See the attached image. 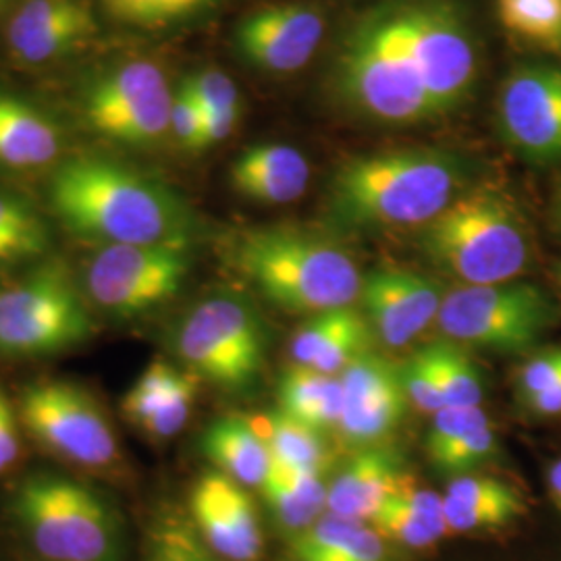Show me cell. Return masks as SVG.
<instances>
[{"label":"cell","instance_id":"cell-39","mask_svg":"<svg viewBox=\"0 0 561 561\" xmlns=\"http://www.w3.org/2000/svg\"><path fill=\"white\" fill-rule=\"evenodd\" d=\"M148 561H217L208 545L180 522H164L154 533Z\"/></svg>","mask_w":561,"mask_h":561},{"label":"cell","instance_id":"cell-28","mask_svg":"<svg viewBox=\"0 0 561 561\" xmlns=\"http://www.w3.org/2000/svg\"><path fill=\"white\" fill-rule=\"evenodd\" d=\"M296 553L301 561H387L382 537L375 528L337 516L301 530Z\"/></svg>","mask_w":561,"mask_h":561},{"label":"cell","instance_id":"cell-14","mask_svg":"<svg viewBox=\"0 0 561 561\" xmlns=\"http://www.w3.org/2000/svg\"><path fill=\"white\" fill-rule=\"evenodd\" d=\"M497 121L503 140L526 161H561V67H516L500 90Z\"/></svg>","mask_w":561,"mask_h":561},{"label":"cell","instance_id":"cell-15","mask_svg":"<svg viewBox=\"0 0 561 561\" xmlns=\"http://www.w3.org/2000/svg\"><path fill=\"white\" fill-rule=\"evenodd\" d=\"M99 32L85 0H21L4 25V44L23 67H46L80 53Z\"/></svg>","mask_w":561,"mask_h":561},{"label":"cell","instance_id":"cell-44","mask_svg":"<svg viewBox=\"0 0 561 561\" xmlns=\"http://www.w3.org/2000/svg\"><path fill=\"white\" fill-rule=\"evenodd\" d=\"M20 414L0 385V474L7 472L20 458Z\"/></svg>","mask_w":561,"mask_h":561},{"label":"cell","instance_id":"cell-1","mask_svg":"<svg viewBox=\"0 0 561 561\" xmlns=\"http://www.w3.org/2000/svg\"><path fill=\"white\" fill-rule=\"evenodd\" d=\"M48 198L60 222L102 245L190 248L196 219L167 183L129 164L76 157L59 164Z\"/></svg>","mask_w":561,"mask_h":561},{"label":"cell","instance_id":"cell-47","mask_svg":"<svg viewBox=\"0 0 561 561\" xmlns=\"http://www.w3.org/2000/svg\"><path fill=\"white\" fill-rule=\"evenodd\" d=\"M551 219H553L556 229L561 233V181L553 194V202H551Z\"/></svg>","mask_w":561,"mask_h":561},{"label":"cell","instance_id":"cell-6","mask_svg":"<svg viewBox=\"0 0 561 561\" xmlns=\"http://www.w3.org/2000/svg\"><path fill=\"white\" fill-rule=\"evenodd\" d=\"M15 512L48 561H117L119 528L108 503L90 486L57 474L21 482Z\"/></svg>","mask_w":561,"mask_h":561},{"label":"cell","instance_id":"cell-41","mask_svg":"<svg viewBox=\"0 0 561 561\" xmlns=\"http://www.w3.org/2000/svg\"><path fill=\"white\" fill-rule=\"evenodd\" d=\"M194 400H196V382L192 377H185L180 387L169 396V400L164 401L161 408L141 424V431L159 439H169L178 435L185 426V422L190 421Z\"/></svg>","mask_w":561,"mask_h":561},{"label":"cell","instance_id":"cell-13","mask_svg":"<svg viewBox=\"0 0 561 561\" xmlns=\"http://www.w3.org/2000/svg\"><path fill=\"white\" fill-rule=\"evenodd\" d=\"M190 273L185 248L102 245L85 268V294L117 317H138L175 298Z\"/></svg>","mask_w":561,"mask_h":561},{"label":"cell","instance_id":"cell-23","mask_svg":"<svg viewBox=\"0 0 561 561\" xmlns=\"http://www.w3.org/2000/svg\"><path fill=\"white\" fill-rule=\"evenodd\" d=\"M447 528L456 533L502 528L518 520L526 505L520 493L493 477L461 474L449 482L443 495Z\"/></svg>","mask_w":561,"mask_h":561},{"label":"cell","instance_id":"cell-16","mask_svg":"<svg viewBox=\"0 0 561 561\" xmlns=\"http://www.w3.org/2000/svg\"><path fill=\"white\" fill-rule=\"evenodd\" d=\"M343 414L340 431L352 445H375L398 428L408 410L401 368L368 352L352 362L340 377Z\"/></svg>","mask_w":561,"mask_h":561},{"label":"cell","instance_id":"cell-5","mask_svg":"<svg viewBox=\"0 0 561 561\" xmlns=\"http://www.w3.org/2000/svg\"><path fill=\"white\" fill-rule=\"evenodd\" d=\"M335 81L356 113L381 123L437 117L401 32L398 2L364 15L341 46Z\"/></svg>","mask_w":561,"mask_h":561},{"label":"cell","instance_id":"cell-11","mask_svg":"<svg viewBox=\"0 0 561 561\" xmlns=\"http://www.w3.org/2000/svg\"><path fill=\"white\" fill-rule=\"evenodd\" d=\"M20 419L25 431L62 460L108 468L119 458L115 428L99 400L76 382L44 379L23 389Z\"/></svg>","mask_w":561,"mask_h":561},{"label":"cell","instance_id":"cell-42","mask_svg":"<svg viewBox=\"0 0 561 561\" xmlns=\"http://www.w3.org/2000/svg\"><path fill=\"white\" fill-rule=\"evenodd\" d=\"M169 134L175 138L183 150L201 152L202 134H204V111L192 92L181 83L171 104V123Z\"/></svg>","mask_w":561,"mask_h":561},{"label":"cell","instance_id":"cell-48","mask_svg":"<svg viewBox=\"0 0 561 561\" xmlns=\"http://www.w3.org/2000/svg\"><path fill=\"white\" fill-rule=\"evenodd\" d=\"M2 9H4V0H0V15H2Z\"/></svg>","mask_w":561,"mask_h":561},{"label":"cell","instance_id":"cell-8","mask_svg":"<svg viewBox=\"0 0 561 561\" xmlns=\"http://www.w3.org/2000/svg\"><path fill=\"white\" fill-rule=\"evenodd\" d=\"M556 321L549 294L526 280L460 287L443 298L437 317L447 340L500 354L535 347Z\"/></svg>","mask_w":561,"mask_h":561},{"label":"cell","instance_id":"cell-25","mask_svg":"<svg viewBox=\"0 0 561 561\" xmlns=\"http://www.w3.org/2000/svg\"><path fill=\"white\" fill-rule=\"evenodd\" d=\"M370 522L385 539L414 549L428 547L449 533L443 510V495L419 489L410 477L382 503L381 510Z\"/></svg>","mask_w":561,"mask_h":561},{"label":"cell","instance_id":"cell-12","mask_svg":"<svg viewBox=\"0 0 561 561\" xmlns=\"http://www.w3.org/2000/svg\"><path fill=\"white\" fill-rule=\"evenodd\" d=\"M173 96L154 60L131 59L104 71L83 90L81 117L106 140L150 146L169 134Z\"/></svg>","mask_w":561,"mask_h":561},{"label":"cell","instance_id":"cell-32","mask_svg":"<svg viewBox=\"0 0 561 561\" xmlns=\"http://www.w3.org/2000/svg\"><path fill=\"white\" fill-rule=\"evenodd\" d=\"M442 382L447 405H481L484 387L482 375L474 360L461 347L437 341L424 345Z\"/></svg>","mask_w":561,"mask_h":561},{"label":"cell","instance_id":"cell-20","mask_svg":"<svg viewBox=\"0 0 561 561\" xmlns=\"http://www.w3.org/2000/svg\"><path fill=\"white\" fill-rule=\"evenodd\" d=\"M405 479L396 449L370 445L335 477L327 491V510L331 516L345 520H373Z\"/></svg>","mask_w":561,"mask_h":561},{"label":"cell","instance_id":"cell-2","mask_svg":"<svg viewBox=\"0 0 561 561\" xmlns=\"http://www.w3.org/2000/svg\"><path fill=\"white\" fill-rule=\"evenodd\" d=\"M463 162L433 148H408L345 162L331 183L329 210L358 229L433 221L456 198Z\"/></svg>","mask_w":561,"mask_h":561},{"label":"cell","instance_id":"cell-9","mask_svg":"<svg viewBox=\"0 0 561 561\" xmlns=\"http://www.w3.org/2000/svg\"><path fill=\"white\" fill-rule=\"evenodd\" d=\"M175 352L196 375L227 391L259 381L266 360V329L252 304L213 296L198 304L175 333Z\"/></svg>","mask_w":561,"mask_h":561},{"label":"cell","instance_id":"cell-34","mask_svg":"<svg viewBox=\"0 0 561 561\" xmlns=\"http://www.w3.org/2000/svg\"><path fill=\"white\" fill-rule=\"evenodd\" d=\"M185 377L187 375L175 370L167 362L150 364L144 370L140 379L134 382V387L127 391V396L123 398L121 410H123L125 419L141 426L161 408L164 401L169 400V396L180 387Z\"/></svg>","mask_w":561,"mask_h":561},{"label":"cell","instance_id":"cell-43","mask_svg":"<svg viewBox=\"0 0 561 561\" xmlns=\"http://www.w3.org/2000/svg\"><path fill=\"white\" fill-rule=\"evenodd\" d=\"M561 379V347H549L530 356L522 364L516 379L518 401L530 400L539 396L547 387Z\"/></svg>","mask_w":561,"mask_h":561},{"label":"cell","instance_id":"cell-30","mask_svg":"<svg viewBox=\"0 0 561 561\" xmlns=\"http://www.w3.org/2000/svg\"><path fill=\"white\" fill-rule=\"evenodd\" d=\"M266 445L271 460L287 468H300L321 474L329 461V447L322 431L291 419L285 412H268L250 419Z\"/></svg>","mask_w":561,"mask_h":561},{"label":"cell","instance_id":"cell-24","mask_svg":"<svg viewBox=\"0 0 561 561\" xmlns=\"http://www.w3.org/2000/svg\"><path fill=\"white\" fill-rule=\"evenodd\" d=\"M62 150L60 127L41 108L0 94V164L15 171L48 167Z\"/></svg>","mask_w":561,"mask_h":561},{"label":"cell","instance_id":"cell-45","mask_svg":"<svg viewBox=\"0 0 561 561\" xmlns=\"http://www.w3.org/2000/svg\"><path fill=\"white\" fill-rule=\"evenodd\" d=\"M522 405H526L537 416H561V379Z\"/></svg>","mask_w":561,"mask_h":561},{"label":"cell","instance_id":"cell-49","mask_svg":"<svg viewBox=\"0 0 561 561\" xmlns=\"http://www.w3.org/2000/svg\"><path fill=\"white\" fill-rule=\"evenodd\" d=\"M558 279H560V285H561V264H560V266H558Z\"/></svg>","mask_w":561,"mask_h":561},{"label":"cell","instance_id":"cell-18","mask_svg":"<svg viewBox=\"0 0 561 561\" xmlns=\"http://www.w3.org/2000/svg\"><path fill=\"white\" fill-rule=\"evenodd\" d=\"M362 301L373 333L389 347L416 340L442 310L435 280L408 271H375L362 280Z\"/></svg>","mask_w":561,"mask_h":561},{"label":"cell","instance_id":"cell-10","mask_svg":"<svg viewBox=\"0 0 561 561\" xmlns=\"http://www.w3.org/2000/svg\"><path fill=\"white\" fill-rule=\"evenodd\" d=\"M401 32L437 115L472 92L479 57L472 30L447 0H400Z\"/></svg>","mask_w":561,"mask_h":561},{"label":"cell","instance_id":"cell-3","mask_svg":"<svg viewBox=\"0 0 561 561\" xmlns=\"http://www.w3.org/2000/svg\"><path fill=\"white\" fill-rule=\"evenodd\" d=\"M241 273L289 312L321 314L360 298L362 275L340 243L296 227H262L236 248Z\"/></svg>","mask_w":561,"mask_h":561},{"label":"cell","instance_id":"cell-17","mask_svg":"<svg viewBox=\"0 0 561 561\" xmlns=\"http://www.w3.org/2000/svg\"><path fill=\"white\" fill-rule=\"evenodd\" d=\"M324 18L310 4H271L241 21L236 42L241 57L268 73H294L314 57Z\"/></svg>","mask_w":561,"mask_h":561},{"label":"cell","instance_id":"cell-40","mask_svg":"<svg viewBox=\"0 0 561 561\" xmlns=\"http://www.w3.org/2000/svg\"><path fill=\"white\" fill-rule=\"evenodd\" d=\"M183 85L192 92V96L206 113H225L241 111L240 90L236 81L219 69H204L183 81Z\"/></svg>","mask_w":561,"mask_h":561},{"label":"cell","instance_id":"cell-22","mask_svg":"<svg viewBox=\"0 0 561 561\" xmlns=\"http://www.w3.org/2000/svg\"><path fill=\"white\" fill-rule=\"evenodd\" d=\"M229 180L243 198L279 206L306 194L310 164L300 150L289 144H256L245 148L233 161Z\"/></svg>","mask_w":561,"mask_h":561},{"label":"cell","instance_id":"cell-37","mask_svg":"<svg viewBox=\"0 0 561 561\" xmlns=\"http://www.w3.org/2000/svg\"><path fill=\"white\" fill-rule=\"evenodd\" d=\"M433 416L435 419L426 433V454L431 460L460 442L472 428L489 421L481 405H445Z\"/></svg>","mask_w":561,"mask_h":561},{"label":"cell","instance_id":"cell-27","mask_svg":"<svg viewBox=\"0 0 561 561\" xmlns=\"http://www.w3.org/2000/svg\"><path fill=\"white\" fill-rule=\"evenodd\" d=\"M280 412L319 431L340 426L343 387L337 377L294 364L279 381Z\"/></svg>","mask_w":561,"mask_h":561},{"label":"cell","instance_id":"cell-4","mask_svg":"<svg viewBox=\"0 0 561 561\" xmlns=\"http://www.w3.org/2000/svg\"><path fill=\"white\" fill-rule=\"evenodd\" d=\"M422 250L466 285H497L530 262V233L518 206L500 190L477 187L456 196L424 225Z\"/></svg>","mask_w":561,"mask_h":561},{"label":"cell","instance_id":"cell-38","mask_svg":"<svg viewBox=\"0 0 561 561\" xmlns=\"http://www.w3.org/2000/svg\"><path fill=\"white\" fill-rule=\"evenodd\" d=\"M401 368V382L408 400L426 414H437L445 408L442 382L426 347H421Z\"/></svg>","mask_w":561,"mask_h":561},{"label":"cell","instance_id":"cell-19","mask_svg":"<svg viewBox=\"0 0 561 561\" xmlns=\"http://www.w3.org/2000/svg\"><path fill=\"white\" fill-rule=\"evenodd\" d=\"M190 505L202 539L213 553L229 561L261 558V524L240 482L222 472H208L196 482Z\"/></svg>","mask_w":561,"mask_h":561},{"label":"cell","instance_id":"cell-31","mask_svg":"<svg viewBox=\"0 0 561 561\" xmlns=\"http://www.w3.org/2000/svg\"><path fill=\"white\" fill-rule=\"evenodd\" d=\"M50 248V231L41 213L15 194L0 192V268L41 261Z\"/></svg>","mask_w":561,"mask_h":561},{"label":"cell","instance_id":"cell-21","mask_svg":"<svg viewBox=\"0 0 561 561\" xmlns=\"http://www.w3.org/2000/svg\"><path fill=\"white\" fill-rule=\"evenodd\" d=\"M373 329L360 312L347 308L312 314L291 340V358L298 366L324 375L343 373L352 362L370 352Z\"/></svg>","mask_w":561,"mask_h":561},{"label":"cell","instance_id":"cell-29","mask_svg":"<svg viewBox=\"0 0 561 561\" xmlns=\"http://www.w3.org/2000/svg\"><path fill=\"white\" fill-rule=\"evenodd\" d=\"M327 491L321 474L279 463H271L268 477L262 482L264 500L289 530H306L317 522L322 507H327Z\"/></svg>","mask_w":561,"mask_h":561},{"label":"cell","instance_id":"cell-46","mask_svg":"<svg viewBox=\"0 0 561 561\" xmlns=\"http://www.w3.org/2000/svg\"><path fill=\"white\" fill-rule=\"evenodd\" d=\"M547 484H549L553 502L561 510V460L553 461L549 466V470H547Z\"/></svg>","mask_w":561,"mask_h":561},{"label":"cell","instance_id":"cell-33","mask_svg":"<svg viewBox=\"0 0 561 561\" xmlns=\"http://www.w3.org/2000/svg\"><path fill=\"white\" fill-rule=\"evenodd\" d=\"M497 15L524 41L561 46V0H497Z\"/></svg>","mask_w":561,"mask_h":561},{"label":"cell","instance_id":"cell-36","mask_svg":"<svg viewBox=\"0 0 561 561\" xmlns=\"http://www.w3.org/2000/svg\"><path fill=\"white\" fill-rule=\"evenodd\" d=\"M497 454V439L491 421L482 422L477 428H472L460 442L454 443L449 449H445L437 458H433V466L445 474H463L482 461L491 460Z\"/></svg>","mask_w":561,"mask_h":561},{"label":"cell","instance_id":"cell-7","mask_svg":"<svg viewBox=\"0 0 561 561\" xmlns=\"http://www.w3.org/2000/svg\"><path fill=\"white\" fill-rule=\"evenodd\" d=\"M96 333L90 308L60 262L0 289V354L46 358L73 350Z\"/></svg>","mask_w":561,"mask_h":561},{"label":"cell","instance_id":"cell-26","mask_svg":"<svg viewBox=\"0 0 561 561\" xmlns=\"http://www.w3.org/2000/svg\"><path fill=\"white\" fill-rule=\"evenodd\" d=\"M204 454L227 474L245 486H262L271 470V454L252 426L240 416H225L213 422L202 439Z\"/></svg>","mask_w":561,"mask_h":561},{"label":"cell","instance_id":"cell-35","mask_svg":"<svg viewBox=\"0 0 561 561\" xmlns=\"http://www.w3.org/2000/svg\"><path fill=\"white\" fill-rule=\"evenodd\" d=\"M113 20L127 25H164L196 11L206 0H101Z\"/></svg>","mask_w":561,"mask_h":561}]
</instances>
